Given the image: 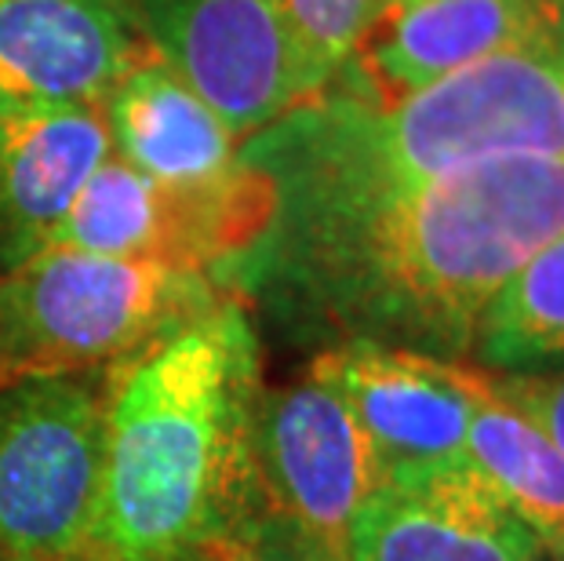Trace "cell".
<instances>
[{"mask_svg":"<svg viewBox=\"0 0 564 561\" xmlns=\"http://www.w3.org/2000/svg\"><path fill=\"white\" fill-rule=\"evenodd\" d=\"M248 445L273 518L321 551L350 561L346 540L357 510L387 485V463L354 412L306 376L295 387L259 393Z\"/></svg>","mask_w":564,"mask_h":561,"instance_id":"obj_7","label":"cell"},{"mask_svg":"<svg viewBox=\"0 0 564 561\" xmlns=\"http://www.w3.org/2000/svg\"><path fill=\"white\" fill-rule=\"evenodd\" d=\"M259 343L241 295L135 357L110 398L91 561H178L241 529Z\"/></svg>","mask_w":564,"mask_h":561,"instance_id":"obj_2","label":"cell"},{"mask_svg":"<svg viewBox=\"0 0 564 561\" xmlns=\"http://www.w3.org/2000/svg\"><path fill=\"white\" fill-rule=\"evenodd\" d=\"M554 69H557V85L564 95V8H561V22H557V33H554Z\"/></svg>","mask_w":564,"mask_h":561,"instance_id":"obj_21","label":"cell"},{"mask_svg":"<svg viewBox=\"0 0 564 561\" xmlns=\"http://www.w3.org/2000/svg\"><path fill=\"white\" fill-rule=\"evenodd\" d=\"M564 230V158L510 153L379 194L278 205L230 267L281 325L466 362L513 270Z\"/></svg>","mask_w":564,"mask_h":561,"instance_id":"obj_1","label":"cell"},{"mask_svg":"<svg viewBox=\"0 0 564 561\" xmlns=\"http://www.w3.org/2000/svg\"><path fill=\"white\" fill-rule=\"evenodd\" d=\"M215 303L208 273L47 245L0 273V387L135 362Z\"/></svg>","mask_w":564,"mask_h":561,"instance_id":"obj_4","label":"cell"},{"mask_svg":"<svg viewBox=\"0 0 564 561\" xmlns=\"http://www.w3.org/2000/svg\"><path fill=\"white\" fill-rule=\"evenodd\" d=\"M466 456L539 536V543L564 558V456L521 409H513L491 387L485 368H477Z\"/></svg>","mask_w":564,"mask_h":561,"instance_id":"obj_15","label":"cell"},{"mask_svg":"<svg viewBox=\"0 0 564 561\" xmlns=\"http://www.w3.org/2000/svg\"><path fill=\"white\" fill-rule=\"evenodd\" d=\"M510 153L564 158L554 37L491 55L398 99H371L332 80L237 147V158L270 175L278 205L415 186Z\"/></svg>","mask_w":564,"mask_h":561,"instance_id":"obj_3","label":"cell"},{"mask_svg":"<svg viewBox=\"0 0 564 561\" xmlns=\"http://www.w3.org/2000/svg\"><path fill=\"white\" fill-rule=\"evenodd\" d=\"M273 205L270 175L245 161L219 179L167 183L110 153L77 194L52 245L208 273L234 267L267 234Z\"/></svg>","mask_w":564,"mask_h":561,"instance_id":"obj_6","label":"cell"},{"mask_svg":"<svg viewBox=\"0 0 564 561\" xmlns=\"http://www.w3.org/2000/svg\"><path fill=\"white\" fill-rule=\"evenodd\" d=\"M539 536L513 515L470 456L393 471L357 510L350 561H528Z\"/></svg>","mask_w":564,"mask_h":561,"instance_id":"obj_10","label":"cell"},{"mask_svg":"<svg viewBox=\"0 0 564 561\" xmlns=\"http://www.w3.org/2000/svg\"><path fill=\"white\" fill-rule=\"evenodd\" d=\"M299 47L310 99L339 77L361 44L379 0H278Z\"/></svg>","mask_w":564,"mask_h":561,"instance_id":"obj_17","label":"cell"},{"mask_svg":"<svg viewBox=\"0 0 564 561\" xmlns=\"http://www.w3.org/2000/svg\"><path fill=\"white\" fill-rule=\"evenodd\" d=\"M110 153L99 106L0 117V273L52 245L77 194Z\"/></svg>","mask_w":564,"mask_h":561,"instance_id":"obj_13","label":"cell"},{"mask_svg":"<svg viewBox=\"0 0 564 561\" xmlns=\"http://www.w3.org/2000/svg\"><path fill=\"white\" fill-rule=\"evenodd\" d=\"M200 554L208 561H267L259 547H256V540H251L245 529L215 536V540H208L200 547Z\"/></svg>","mask_w":564,"mask_h":561,"instance_id":"obj_20","label":"cell"},{"mask_svg":"<svg viewBox=\"0 0 564 561\" xmlns=\"http://www.w3.org/2000/svg\"><path fill=\"white\" fill-rule=\"evenodd\" d=\"M470 357L488 373L564 368V230L539 245L491 295Z\"/></svg>","mask_w":564,"mask_h":561,"instance_id":"obj_16","label":"cell"},{"mask_svg":"<svg viewBox=\"0 0 564 561\" xmlns=\"http://www.w3.org/2000/svg\"><path fill=\"white\" fill-rule=\"evenodd\" d=\"M306 376L354 412L387 477L466 456L477 365L354 339L324 346Z\"/></svg>","mask_w":564,"mask_h":561,"instance_id":"obj_9","label":"cell"},{"mask_svg":"<svg viewBox=\"0 0 564 561\" xmlns=\"http://www.w3.org/2000/svg\"><path fill=\"white\" fill-rule=\"evenodd\" d=\"M88 376L0 387V561H91L113 390Z\"/></svg>","mask_w":564,"mask_h":561,"instance_id":"obj_5","label":"cell"},{"mask_svg":"<svg viewBox=\"0 0 564 561\" xmlns=\"http://www.w3.org/2000/svg\"><path fill=\"white\" fill-rule=\"evenodd\" d=\"M564 0H379L335 80L398 99L513 47L550 41Z\"/></svg>","mask_w":564,"mask_h":561,"instance_id":"obj_12","label":"cell"},{"mask_svg":"<svg viewBox=\"0 0 564 561\" xmlns=\"http://www.w3.org/2000/svg\"><path fill=\"white\" fill-rule=\"evenodd\" d=\"M150 55L131 0H0V117L102 106Z\"/></svg>","mask_w":564,"mask_h":561,"instance_id":"obj_11","label":"cell"},{"mask_svg":"<svg viewBox=\"0 0 564 561\" xmlns=\"http://www.w3.org/2000/svg\"><path fill=\"white\" fill-rule=\"evenodd\" d=\"M528 561H564L561 554H554V551H546V547H539V551L528 558Z\"/></svg>","mask_w":564,"mask_h":561,"instance_id":"obj_22","label":"cell"},{"mask_svg":"<svg viewBox=\"0 0 564 561\" xmlns=\"http://www.w3.org/2000/svg\"><path fill=\"white\" fill-rule=\"evenodd\" d=\"M113 158L142 175L167 183H194L234 172L237 142L200 95L164 66L158 55L124 74V80L102 99Z\"/></svg>","mask_w":564,"mask_h":561,"instance_id":"obj_14","label":"cell"},{"mask_svg":"<svg viewBox=\"0 0 564 561\" xmlns=\"http://www.w3.org/2000/svg\"><path fill=\"white\" fill-rule=\"evenodd\" d=\"M251 536V532H248ZM256 540V536H251ZM256 547L262 551V558L267 561H343V558H335L328 551H321L317 543H310L303 540L295 529H288V525L281 518H273L270 521V532H267V540H256Z\"/></svg>","mask_w":564,"mask_h":561,"instance_id":"obj_19","label":"cell"},{"mask_svg":"<svg viewBox=\"0 0 564 561\" xmlns=\"http://www.w3.org/2000/svg\"><path fill=\"white\" fill-rule=\"evenodd\" d=\"M150 52L219 114L237 142L310 99L278 0H131Z\"/></svg>","mask_w":564,"mask_h":561,"instance_id":"obj_8","label":"cell"},{"mask_svg":"<svg viewBox=\"0 0 564 561\" xmlns=\"http://www.w3.org/2000/svg\"><path fill=\"white\" fill-rule=\"evenodd\" d=\"M488 373V368H485ZM491 387L521 409L564 456V368L557 373H488Z\"/></svg>","mask_w":564,"mask_h":561,"instance_id":"obj_18","label":"cell"}]
</instances>
